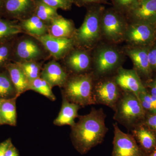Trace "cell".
I'll use <instances>...</instances> for the list:
<instances>
[{
	"label": "cell",
	"mask_w": 156,
	"mask_h": 156,
	"mask_svg": "<svg viewBox=\"0 0 156 156\" xmlns=\"http://www.w3.org/2000/svg\"><path fill=\"white\" fill-rule=\"evenodd\" d=\"M114 111L113 119L126 127L129 132L143 123L146 115L139 98L133 93L122 90Z\"/></svg>",
	"instance_id": "cell-4"
},
{
	"label": "cell",
	"mask_w": 156,
	"mask_h": 156,
	"mask_svg": "<svg viewBox=\"0 0 156 156\" xmlns=\"http://www.w3.org/2000/svg\"><path fill=\"white\" fill-rule=\"evenodd\" d=\"M113 126L114 136L112 156H147L131 133L121 131L117 123Z\"/></svg>",
	"instance_id": "cell-9"
},
{
	"label": "cell",
	"mask_w": 156,
	"mask_h": 156,
	"mask_svg": "<svg viewBox=\"0 0 156 156\" xmlns=\"http://www.w3.org/2000/svg\"><path fill=\"white\" fill-rule=\"evenodd\" d=\"M3 100V99H0V106H1V103H2V101Z\"/></svg>",
	"instance_id": "cell-41"
},
{
	"label": "cell",
	"mask_w": 156,
	"mask_h": 156,
	"mask_svg": "<svg viewBox=\"0 0 156 156\" xmlns=\"http://www.w3.org/2000/svg\"><path fill=\"white\" fill-rule=\"evenodd\" d=\"M149 47H132L126 45L123 48L126 56L131 58L134 68L143 82L153 76L154 73L151 69L148 58Z\"/></svg>",
	"instance_id": "cell-10"
},
{
	"label": "cell",
	"mask_w": 156,
	"mask_h": 156,
	"mask_svg": "<svg viewBox=\"0 0 156 156\" xmlns=\"http://www.w3.org/2000/svg\"><path fill=\"white\" fill-rule=\"evenodd\" d=\"M92 50L91 72L95 80L113 76L125 62L124 49L117 45L101 41Z\"/></svg>",
	"instance_id": "cell-2"
},
{
	"label": "cell",
	"mask_w": 156,
	"mask_h": 156,
	"mask_svg": "<svg viewBox=\"0 0 156 156\" xmlns=\"http://www.w3.org/2000/svg\"><path fill=\"white\" fill-rule=\"evenodd\" d=\"M57 9L50 7L41 0H36L35 15L44 22H51L59 15Z\"/></svg>",
	"instance_id": "cell-25"
},
{
	"label": "cell",
	"mask_w": 156,
	"mask_h": 156,
	"mask_svg": "<svg viewBox=\"0 0 156 156\" xmlns=\"http://www.w3.org/2000/svg\"><path fill=\"white\" fill-rule=\"evenodd\" d=\"M124 41L132 47H149L156 42L155 25L128 23Z\"/></svg>",
	"instance_id": "cell-8"
},
{
	"label": "cell",
	"mask_w": 156,
	"mask_h": 156,
	"mask_svg": "<svg viewBox=\"0 0 156 156\" xmlns=\"http://www.w3.org/2000/svg\"><path fill=\"white\" fill-rule=\"evenodd\" d=\"M128 23L156 24V0H139L126 14Z\"/></svg>",
	"instance_id": "cell-12"
},
{
	"label": "cell",
	"mask_w": 156,
	"mask_h": 156,
	"mask_svg": "<svg viewBox=\"0 0 156 156\" xmlns=\"http://www.w3.org/2000/svg\"><path fill=\"white\" fill-rule=\"evenodd\" d=\"M130 132L147 156L156 150V133L144 123L136 126Z\"/></svg>",
	"instance_id": "cell-15"
},
{
	"label": "cell",
	"mask_w": 156,
	"mask_h": 156,
	"mask_svg": "<svg viewBox=\"0 0 156 156\" xmlns=\"http://www.w3.org/2000/svg\"><path fill=\"white\" fill-rule=\"evenodd\" d=\"M17 92L7 70L0 71V99L18 98Z\"/></svg>",
	"instance_id": "cell-23"
},
{
	"label": "cell",
	"mask_w": 156,
	"mask_h": 156,
	"mask_svg": "<svg viewBox=\"0 0 156 156\" xmlns=\"http://www.w3.org/2000/svg\"><path fill=\"white\" fill-rule=\"evenodd\" d=\"M143 123L156 133V114L146 112Z\"/></svg>",
	"instance_id": "cell-34"
},
{
	"label": "cell",
	"mask_w": 156,
	"mask_h": 156,
	"mask_svg": "<svg viewBox=\"0 0 156 156\" xmlns=\"http://www.w3.org/2000/svg\"><path fill=\"white\" fill-rule=\"evenodd\" d=\"M21 26L29 33L36 36V37L45 35L47 30L44 22L35 15L23 20L21 22Z\"/></svg>",
	"instance_id": "cell-24"
},
{
	"label": "cell",
	"mask_w": 156,
	"mask_h": 156,
	"mask_svg": "<svg viewBox=\"0 0 156 156\" xmlns=\"http://www.w3.org/2000/svg\"><path fill=\"white\" fill-rule=\"evenodd\" d=\"M23 71L29 82L41 76V66L34 61L17 62Z\"/></svg>",
	"instance_id": "cell-29"
},
{
	"label": "cell",
	"mask_w": 156,
	"mask_h": 156,
	"mask_svg": "<svg viewBox=\"0 0 156 156\" xmlns=\"http://www.w3.org/2000/svg\"><path fill=\"white\" fill-rule=\"evenodd\" d=\"M41 54V50L35 42L30 39H25L17 42L13 47L12 58L20 61H34Z\"/></svg>",
	"instance_id": "cell-18"
},
{
	"label": "cell",
	"mask_w": 156,
	"mask_h": 156,
	"mask_svg": "<svg viewBox=\"0 0 156 156\" xmlns=\"http://www.w3.org/2000/svg\"><path fill=\"white\" fill-rule=\"evenodd\" d=\"M150 65L154 74L156 73V42L151 46L148 50Z\"/></svg>",
	"instance_id": "cell-32"
},
{
	"label": "cell",
	"mask_w": 156,
	"mask_h": 156,
	"mask_svg": "<svg viewBox=\"0 0 156 156\" xmlns=\"http://www.w3.org/2000/svg\"><path fill=\"white\" fill-rule=\"evenodd\" d=\"M52 56L56 58L63 57L72 50L75 45L73 38H59L50 34L36 37Z\"/></svg>",
	"instance_id": "cell-13"
},
{
	"label": "cell",
	"mask_w": 156,
	"mask_h": 156,
	"mask_svg": "<svg viewBox=\"0 0 156 156\" xmlns=\"http://www.w3.org/2000/svg\"><path fill=\"white\" fill-rule=\"evenodd\" d=\"M143 82L147 91L151 95L156 96V73L150 79Z\"/></svg>",
	"instance_id": "cell-33"
},
{
	"label": "cell",
	"mask_w": 156,
	"mask_h": 156,
	"mask_svg": "<svg viewBox=\"0 0 156 156\" xmlns=\"http://www.w3.org/2000/svg\"><path fill=\"white\" fill-rule=\"evenodd\" d=\"M106 118L103 109L94 108L88 114L79 115L78 122L71 127L70 133L73 145L79 153L85 154L103 142L108 131Z\"/></svg>",
	"instance_id": "cell-1"
},
{
	"label": "cell",
	"mask_w": 156,
	"mask_h": 156,
	"mask_svg": "<svg viewBox=\"0 0 156 156\" xmlns=\"http://www.w3.org/2000/svg\"><path fill=\"white\" fill-rule=\"evenodd\" d=\"M3 0H0V15H3Z\"/></svg>",
	"instance_id": "cell-39"
},
{
	"label": "cell",
	"mask_w": 156,
	"mask_h": 156,
	"mask_svg": "<svg viewBox=\"0 0 156 156\" xmlns=\"http://www.w3.org/2000/svg\"><path fill=\"white\" fill-rule=\"evenodd\" d=\"M5 69L9 73L18 97L28 90L29 81L18 63L10 62L6 66Z\"/></svg>",
	"instance_id": "cell-20"
},
{
	"label": "cell",
	"mask_w": 156,
	"mask_h": 156,
	"mask_svg": "<svg viewBox=\"0 0 156 156\" xmlns=\"http://www.w3.org/2000/svg\"><path fill=\"white\" fill-rule=\"evenodd\" d=\"M13 44L11 41L0 42V71L5 69L12 59Z\"/></svg>",
	"instance_id": "cell-28"
},
{
	"label": "cell",
	"mask_w": 156,
	"mask_h": 156,
	"mask_svg": "<svg viewBox=\"0 0 156 156\" xmlns=\"http://www.w3.org/2000/svg\"><path fill=\"white\" fill-rule=\"evenodd\" d=\"M86 49L72 50L66 59V64L73 75L91 72L92 68V53Z\"/></svg>",
	"instance_id": "cell-14"
},
{
	"label": "cell",
	"mask_w": 156,
	"mask_h": 156,
	"mask_svg": "<svg viewBox=\"0 0 156 156\" xmlns=\"http://www.w3.org/2000/svg\"><path fill=\"white\" fill-rule=\"evenodd\" d=\"M95 78L92 72L72 75L63 87L62 96L81 107L95 105L93 97Z\"/></svg>",
	"instance_id": "cell-5"
},
{
	"label": "cell",
	"mask_w": 156,
	"mask_h": 156,
	"mask_svg": "<svg viewBox=\"0 0 156 156\" xmlns=\"http://www.w3.org/2000/svg\"><path fill=\"white\" fill-rule=\"evenodd\" d=\"M50 7L57 9H61L63 10H69L71 9L74 0H41Z\"/></svg>",
	"instance_id": "cell-31"
},
{
	"label": "cell",
	"mask_w": 156,
	"mask_h": 156,
	"mask_svg": "<svg viewBox=\"0 0 156 156\" xmlns=\"http://www.w3.org/2000/svg\"><path fill=\"white\" fill-rule=\"evenodd\" d=\"M128 24L125 14L113 7L105 8L101 18L102 41L115 45L124 41Z\"/></svg>",
	"instance_id": "cell-6"
},
{
	"label": "cell",
	"mask_w": 156,
	"mask_h": 156,
	"mask_svg": "<svg viewBox=\"0 0 156 156\" xmlns=\"http://www.w3.org/2000/svg\"><path fill=\"white\" fill-rule=\"evenodd\" d=\"M113 7L125 14L137 4L139 0H111Z\"/></svg>",
	"instance_id": "cell-30"
},
{
	"label": "cell",
	"mask_w": 156,
	"mask_h": 156,
	"mask_svg": "<svg viewBox=\"0 0 156 156\" xmlns=\"http://www.w3.org/2000/svg\"><path fill=\"white\" fill-rule=\"evenodd\" d=\"M40 77L52 88L56 86L64 87L69 76L59 63L52 61L45 65Z\"/></svg>",
	"instance_id": "cell-17"
},
{
	"label": "cell",
	"mask_w": 156,
	"mask_h": 156,
	"mask_svg": "<svg viewBox=\"0 0 156 156\" xmlns=\"http://www.w3.org/2000/svg\"><path fill=\"white\" fill-rule=\"evenodd\" d=\"M0 126H1V125H0Z\"/></svg>",
	"instance_id": "cell-43"
},
{
	"label": "cell",
	"mask_w": 156,
	"mask_h": 156,
	"mask_svg": "<svg viewBox=\"0 0 156 156\" xmlns=\"http://www.w3.org/2000/svg\"><path fill=\"white\" fill-rule=\"evenodd\" d=\"M75 4L79 6H90L95 4H109L106 0H74Z\"/></svg>",
	"instance_id": "cell-36"
},
{
	"label": "cell",
	"mask_w": 156,
	"mask_h": 156,
	"mask_svg": "<svg viewBox=\"0 0 156 156\" xmlns=\"http://www.w3.org/2000/svg\"><path fill=\"white\" fill-rule=\"evenodd\" d=\"M147 156H156V150L154 151L153 152L148 155Z\"/></svg>",
	"instance_id": "cell-40"
},
{
	"label": "cell",
	"mask_w": 156,
	"mask_h": 156,
	"mask_svg": "<svg viewBox=\"0 0 156 156\" xmlns=\"http://www.w3.org/2000/svg\"><path fill=\"white\" fill-rule=\"evenodd\" d=\"M138 97L140 100L147 101L156 108V96L151 95L147 90L145 92L140 93Z\"/></svg>",
	"instance_id": "cell-35"
},
{
	"label": "cell",
	"mask_w": 156,
	"mask_h": 156,
	"mask_svg": "<svg viewBox=\"0 0 156 156\" xmlns=\"http://www.w3.org/2000/svg\"><path fill=\"white\" fill-rule=\"evenodd\" d=\"M52 88L46 81L40 77L30 82L28 90L38 92L52 101H55L56 98L52 92Z\"/></svg>",
	"instance_id": "cell-27"
},
{
	"label": "cell",
	"mask_w": 156,
	"mask_h": 156,
	"mask_svg": "<svg viewBox=\"0 0 156 156\" xmlns=\"http://www.w3.org/2000/svg\"><path fill=\"white\" fill-rule=\"evenodd\" d=\"M12 144V141L10 138L0 143V156H5L7 150Z\"/></svg>",
	"instance_id": "cell-37"
},
{
	"label": "cell",
	"mask_w": 156,
	"mask_h": 156,
	"mask_svg": "<svg viewBox=\"0 0 156 156\" xmlns=\"http://www.w3.org/2000/svg\"><path fill=\"white\" fill-rule=\"evenodd\" d=\"M17 98L3 100L0 106V125H17L16 100Z\"/></svg>",
	"instance_id": "cell-22"
},
{
	"label": "cell",
	"mask_w": 156,
	"mask_h": 156,
	"mask_svg": "<svg viewBox=\"0 0 156 156\" xmlns=\"http://www.w3.org/2000/svg\"><path fill=\"white\" fill-rule=\"evenodd\" d=\"M155 25H156V24H155Z\"/></svg>",
	"instance_id": "cell-42"
},
{
	"label": "cell",
	"mask_w": 156,
	"mask_h": 156,
	"mask_svg": "<svg viewBox=\"0 0 156 156\" xmlns=\"http://www.w3.org/2000/svg\"><path fill=\"white\" fill-rule=\"evenodd\" d=\"M62 98L61 109L53 124L56 126L68 125L72 127L75 124V119L79 116L78 112L81 107L77 104L69 102L63 96Z\"/></svg>",
	"instance_id": "cell-19"
},
{
	"label": "cell",
	"mask_w": 156,
	"mask_h": 156,
	"mask_svg": "<svg viewBox=\"0 0 156 156\" xmlns=\"http://www.w3.org/2000/svg\"><path fill=\"white\" fill-rule=\"evenodd\" d=\"M21 32L19 26L10 20L0 18V42L10 41L11 38Z\"/></svg>",
	"instance_id": "cell-26"
},
{
	"label": "cell",
	"mask_w": 156,
	"mask_h": 156,
	"mask_svg": "<svg viewBox=\"0 0 156 156\" xmlns=\"http://www.w3.org/2000/svg\"><path fill=\"white\" fill-rule=\"evenodd\" d=\"M113 76L116 83L122 91L133 93L138 97L140 93L146 91L142 80L133 69H126L122 66Z\"/></svg>",
	"instance_id": "cell-11"
},
{
	"label": "cell",
	"mask_w": 156,
	"mask_h": 156,
	"mask_svg": "<svg viewBox=\"0 0 156 156\" xmlns=\"http://www.w3.org/2000/svg\"><path fill=\"white\" fill-rule=\"evenodd\" d=\"M105 9L100 4L89 6L83 23L73 36L75 45L92 50L102 41L101 18Z\"/></svg>",
	"instance_id": "cell-3"
},
{
	"label": "cell",
	"mask_w": 156,
	"mask_h": 156,
	"mask_svg": "<svg viewBox=\"0 0 156 156\" xmlns=\"http://www.w3.org/2000/svg\"><path fill=\"white\" fill-rule=\"evenodd\" d=\"M50 23L51 35L59 38L73 37L76 29L71 20L59 15L53 20Z\"/></svg>",
	"instance_id": "cell-21"
},
{
	"label": "cell",
	"mask_w": 156,
	"mask_h": 156,
	"mask_svg": "<svg viewBox=\"0 0 156 156\" xmlns=\"http://www.w3.org/2000/svg\"><path fill=\"white\" fill-rule=\"evenodd\" d=\"M5 156H20L19 151L18 150L13 144L9 147L8 149L6 151Z\"/></svg>",
	"instance_id": "cell-38"
},
{
	"label": "cell",
	"mask_w": 156,
	"mask_h": 156,
	"mask_svg": "<svg viewBox=\"0 0 156 156\" xmlns=\"http://www.w3.org/2000/svg\"><path fill=\"white\" fill-rule=\"evenodd\" d=\"M122 93L113 76L95 80L93 97L95 105H102L114 110Z\"/></svg>",
	"instance_id": "cell-7"
},
{
	"label": "cell",
	"mask_w": 156,
	"mask_h": 156,
	"mask_svg": "<svg viewBox=\"0 0 156 156\" xmlns=\"http://www.w3.org/2000/svg\"><path fill=\"white\" fill-rule=\"evenodd\" d=\"M36 0H3V15L21 18L34 12Z\"/></svg>",
	"instance_id": "cell-16"
}]
</instances>
